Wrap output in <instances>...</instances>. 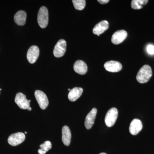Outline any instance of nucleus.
Listing matches in <instances>:
<instances>
[{
    "label": "nucleus",
    "mask_w": 154,
    "mask_h": 154,
    "mask_svg": "<svg viewBox=\"0 0 154 154\" xmlns=\"http://www.w3.org/2000/svg\"><path fill=\"white\" fill-rule=\"evenodd\" d=\"M152 76L151 68L148 65L143 66L138 72L136 79L138 82L143 84L147 82Z\"/></svg>",
    "instance_id": "nucleus-1"
},
{
    "label": "nucleus",
    "mask_w": 154,
    "mask_h": 154,
    "mask_svg": "<svg viewBox=\"0 0 154 154\" xmlns=\"http://www.w3.org/2000/svg\"><path fill=\"white\" fill-rule=\"evenodd\" d=\"M37 21L40 28H45L47 27L48 22V13L46 7L43 6L39 9Z\"/></svg>",
    "instance_id": "nucleus-2"
},
{
    "label": "nucleus",
    "mask_w": 154,
    "mask_h": 154,
    "mask_svg": "<svg viewBox=\"0 0 154 154\" xmlns=\"http://www.w3.org/2000/svg\"><path fill=\"white\" fill-rule=\"evenodd\" d=\"M15 102L21 109H27L28 110H32L30 107V100H28L26 98V96L21 93H18L15 97Z\"/></svg>",
    "instance_id": "nucleus-3"
},
{
    "label": "nucleus",
    "mask_w": 154,
    "mask_h": 154,
    "mask_svg": "<svg viewBox=\"0 0 154 154\" xmlns=\"http://www.w3.org/2000/svg\"><path fill=\"white\" fill-rule=\"evenodd\" d=\"M118 110L115 107L111 108L107 111L105 117V123L108 127L113 126L118 116Z\"/></svg>",
    "instance_id": "nucleus-4"
},
{
    "label": "nucleus",
    "mask_w": 154,
    "mask_h": 154,
    "mask_svg": "<svg viewBox=\"0 0 154 154\" xmlns=\"http://www.w3.org/2000/svg\"><path fill=\"white\" fill-rule=\"evenodd\" d=\"M66 49V41L63 39H60L58 41L54 47V55L56 57H62L64 55Z\"/></svg>",
    "instance_id": "nucleus-5"
},
{
    "label": "nucleus",
    "mask_w": 154,
    "mask_h": 154,
    "mask_svg": "<svg viewBox=\"0 0 154 154\" xmlns=\"http://www.w3.org/2000/svg\"><path fill=\"white\" fill-rule=\"evenodd\" d=\"M35 98L39 105V107L42 110L46 109L48 106V100L46 95L42 91L37 90L35 92Z\"/></svg>",
    "instance_id": "nucleus-6"
},
{
    "label": "nucleus",
    "mask_w": 154,
    "mask_h": 154,
    "mask_svg": "<svg viewBox=\"0 0 154 154\" xmlns=\"http://www.w3.org/2000/svg\"><path fill=\"white\" fill-rule=\"evenodd\" d=\"M25 139V134L22 132H18L13 134L9 136L8 142L11 145L17 146L22 143Z\"/></svg>",
    "instance_id": "nucleus-7"
},
{
    "label": "nucleus",
    "mask_w": 154,
    "mask_h": 154,
    "mask_svg": "<svg viewBox=\"0 0 154 154\" xmlns=\"http://www.w3.org/2000/svg\"><path fill=\"white\" fill-rule=\"evenodd\" d=\"M39 50L36 45L31 46L27 52V57L28 62L31 64L34 63L39 56Z\"/></svg>",
    "instance_id": "nucleus-8"
},
{
    "label": "nucleus",
    "mask_w": 154,
    "mask_h": 154,
    "mask_svg": "<svg viewBox=\"0 0 154 154\" xmlns=\"http://www.w3.org/2000/svg\"><path fill=\"white\" fill-rule=\"evenodd\" d=\"M127 33L125 30H119L113 33L111 38V41L113 44H120L125 40L127 37Z\"/></svg>",
    "instance_id": "nucleus-9"
},
{
    "label": "nucleus",
    "mask_w": 154,
    "mask_h": 154,
    "mask_svg": "<svg viewBox=\"0 0 154 154\" xmlns=\"http://www.w3.org/2000/svg\"><path fill=\"white\" fill-rule=\"evenodd\" d=\"M104 67L107 71L116 72L121 70L122 66L121 64L119 62L111 60L105 63Z\"/></svg>",
    "instance_id": "nucleus-10"
},
{
    "label": "nucleus",
    "mask_w": 154,
    "mask_h": 154,
    "mask_svg": "<svg viewBox=\"0 0 154 154\" xmlns=\"http://www.w3.org/2000/svg\"><path fill=\"white\" fill-rule=\"evenodd\" d=\"M143 128V124L140 119H135L130 125L129 131L131 134L136 135L139 133Z\"/></svg>",
    "instance_id": "nucleus-11"
},
{
    "label": "nucleus",
    "mask_w": 154,
    "mask_h": 154,
    "mask_svg": "<svg viewBox=\"0 0 154 154\" xmlns=\"http://www.w3.org/2000/svg\"><path fill=\"white\" fill-rule=\"evenodd\" d=\"M97 112L96 108H93L86 116L85 120V126L87 129H91L94 125Z\"/></svg>",
    "instance_id": "nucleus-12"
},
{
    "label": "nucleus",
    "mask_w": 154,
    "mask_h": 154,
    "mask_svg": "<svg viewBox=\"0 0 154 154\" xmlns=\"http://www.w3.org/2000/svg\"><path fill=\"white\" fill-rule=\"evenodd\" d=\"M109 28V23L106 20H103L95 25L93 29V32L94 34L99 36L104 33Z\"/></svg>",
    "instance_id": "nucleus-13"
},
{
    "label": "nucleus",
    "mask_w": 154,
    "mask_h": 154,
    "mask_svg": "<svg viewBox=\"0 0 154 154\" xmlns=\"http://www.w3.org/2000/svg\"><path fill=\"white\" fill-rule=\"evenodd\" d=\"M74 69L76 72L79 74L85 75L88 71V66L85 62L78 60L75 62L74 65Z\"/></svg>",
    "instance_id": "nucleus-14"
},
{
    "label": "nucleus",
    "mask_w": 154,
    "mask_h": 154,
    "mask_svg": "<svg viewBox=\"0 0 154 154\" xmlns=\"http://www.w3.org/2000/svg\"><path fill=\"white\" fill-rule=\"evenodd\" d=\"M62 140L65 145H69L71 140V133L69 127L65 125L62 128Z\"/></svg>",
    "instance_id": "nucleus-15"
},
{
    "label": "nucleus",
    "mask_w": 154,
    "mask_h": 154,
    "mask_svg": "<svg viewBox=\"0 0 154 154\" xmlns=\"http://www.w3.org/2000/svg\"><path fill=\"white\" fill-rule=\"evenodd\" d=\"M27 14L25 11H20L17 12L14 16L15 22L17 25L20 26L25 25L26 23Z\"/></svg>",
    "instance_id": "nucleus-16"
},
{
    "label": "nucleus",
    "mask_w": 154,
    "mask_h": 154,
    "mask_svg": "<svg viewBox=\"0 0 154 154\" xmlns=\"http://www.w3.org/2000/svg\"><path fill=\"white\" fill-rule=\"evenodd\" d=\"M83 92L82 88H74L69 91L68 94V99L71 102H75L82 96Z\"/></svg>",
    "instance_id": "nucleus-17"
},
{
    "label": "nucleus",
    "mask_w": 154,
    "mask_h": 154,
    "mask_svg": "<svg viewBox=\"0 0 154 154\" xmlns=\"http://www.w3.org/2000/svg\"><path fill=\"white\" fill-rule=\"evenodd\" d=\"M147 0H133L131 1V7L134 10H139L142 8L143 6L146 5Z\"/></svg>",
    "instance_id": "nucleus-18"
},
{
    "label": "nucleus",
    "mask_w": 154,
    "mask_h": 154,
    "mask_svg": "<svg viewBox=\"0 0 154 154\" xmlns=\"http://www.w3.org/2000/svg\"><path fill=\"white\" fill-rule=\"evenodd\" d=\"M41 149H39L38 150V153L39 154H45L52 147V144L51 142L49 141H46L44 143L40 145Z\"/></svg>",
    "instance_id": "nucleus-19"
},
{
    "label": "nucleus",
    "mask_w": 154,
    "mask_h": 154,
    "mask_svg": "<svg viewBox=\"0 0 154 154\" xmlns=\"http://www.w3.org/2000/svg\"><path fill=\"white\" fill-rule=\"evenodd\" d=\"M73 4L75 8L79 11L84 10L86 6V1L85 0H73Z\"/></svg>",
    "instance_id": "nucleus-20"
},
{
    "label": "nucleus",
    "mask_w": 154,
    "mask_h": 154,
    "mask_svg": "<svg viewBox=\"0 0 154 154\" xmlns=\"http://www.w3.org/2000/svg\"><path fill=\"white\" fill-rule=\"evenodd\" d=\"M146 51L148 53L151 55L154 54V45L149 44L147 46Z\"/></svg>",
    "instance_id": "nucleus-21"
},
{
    "label": "nucleus",
    "mask_w": 154,
    "mask_h": 154,
    "mask_svg": "<svg viewBox=\"0 0 154 154\" xmlns=\"http://www.w3.org/2000/svg\"><path fill=\"white\" fill-rule=\"evenodd\" d=\"M98 2L102 5L107 4L109 2V0H98Z\"/></svg>",
    "instance_id": "nucleus-22"
},
{
    "label": "nucleus",
    "mask_w": 154,
    "mask_h": 154,
    "mask_svg": "<svg viewBox=\"0 0 154 154\" xmlns=\"http://www.w3.org/2000/svg\"><path fill=\"white\" fill-rule=\"evenodd\" d=\"M99 154H106L105 153L102 152V153H100Z\"/></svg>",
    "instance_id": "nucleus-23"
},
{
    "label": "nucleus",
    "mask_w": 154,
    "mask_h": 154,
    "mask_svg": "<svg viewBox=\"0 0 154 154\" xmlns=\"http://www.w3.org/2000/svg\"><path fill=\"white\" fill-rule=\"evenodd\" d=\"M68 91H71L70 89H68Z\"/></svg>",
    "instance_id": "nucleus-24"
},
{
    "label": "nucleus",
    "mask_w": 154,
    "mask_h": 154,
    "mask_svg": "<svg viewBox=\"0 0 154 154\" xmlns=\"http://www.w3.org/2000/svg\"><path fill=\"white\" fill-rule=\"evenodd\" d=\"M27 132H26V131H25V134H27Z\"/></svg>",
    "instance_id": "nucleus-25"
},
{
    "label": "nucleus",
    "mask_w": 154,
    "mask_h": 154,
    "mask_svg": "<svg viewBox=\"0 0 154 154\" xmlns=\"http://www.w3.org/2000/svg\"><path fill=\"white\" fill-rule=\"evenodd\" d=\"M2 89H0V91H2Z\"/></svg>",
    "instance_id": "nucleus-26"
}]
</instances>
